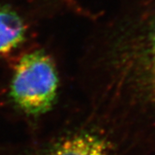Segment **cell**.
I'll return each instance as SVG.
<instances>
[{
	"label": "cell",
	"mask_w": 155,
	"mask_h": 155,
	"mask_svg": "<svg viewBox=\"0 0 155 155\" xmlns=\"http://www.w3.org/2000/svg\"><path fill=\"white\" fill-rule=\"evenodd\" d=\"M78 71L91 114L128 89L155 98V0H122L86 37Z\"/></svg>",
	"instance_id": "obj_1"
},
{
	"label": "cell",
	"mask_w": 155,
	"mask_h": 155,
	"mask_svg": "<svg viewBox=\"0 0 155 155\" xmlns=\"http://www.w3.org/2000/svg\"><path fill=\"white\" fill-rule=\"evenodd\" d=\"M61 76L55 60L44 48L26 51L12 68L8 98L18 114L37 121L55 108Z\"/></svg>",
	"instance_id": "obj_2"
},
{
	"label": "cell",
	"mask_w": 155,
	"mask_h": 155,
	"mask_svg": "<svg viewBox=\"0 0 155 155\" xmlns=\"http://www.w3.org/2000/svg\"><path fill=\"white\" fill-rule=\"evenodd\" d=\"M115 146L99 125L83 122L23 150L20 155H115Z\"/></svg>",
	"instance_id": "obj_3"
},
{
	"label": "cell",
	"mask_w": 155,
	"mask_h": 155,
	"mask_svg": "<svg viewBox=\"0 0 155 155\" xmlns=\"http://www.w3.org/2000/svg\"><path fill=\"white\" fill-rule=\"evenodd\" d=\"M28 25L15 7L0 0V58L12 55L25 44Z\"/></svg>",
	"instance_id": "obj_4"
}]
</instances>
